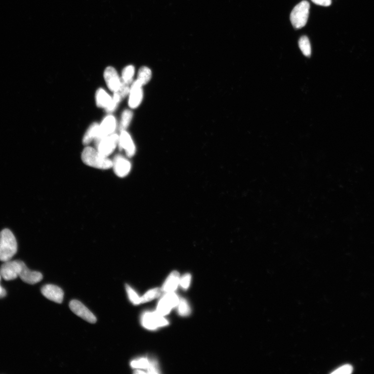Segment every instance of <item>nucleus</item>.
I'll list each match as a JSON object with an SVG mask.
<instances>
[{"label":"nucleus","instance_id":"f257e3e1","mask_svg":"<svg viewBox=\"0 0 374 374\" xmlns=\"http://www.w3.org/2000/svg\"><path fill=\"white\" fill-rule=\"evenodd\" d=\"M17 251V243L12 232L4 229L0 232V261L11 260Z\"/></svg>","mask_w":374,"mask_h":374},{"label":"nucleus","instance_id":"f03ea898","mask_svg":"<svg viewBox=\"0 0 374 374\" xmlns=\"http://www.w3.org/2000/svg\"><path fill=\"white\" fill-rule=\"evenodd\" d=\"M83 163L86 166L100 169H108L113 167V160L100 154L93 147H86L82 155Z\"/></svg>","mask_w":374,"mask_h":374},{"label":"nucleus","instance_id":"7ed1b4c3","mask_svg":"<svg viewBox=\"0 0 374 374\" xmlns=\"http://www.w3.org/2000/svg\"><path fill=\"white\" fill-rule=\"evenodd\" d=\"M310 4L307 1H302L293 8L290 15L291 23L296 29L305 26L308 22Z\"/></svg>","mask_w":374,"mask_h":374},{"label":"nucleus","instance_id":"20e7f679","mask_svg":"<svg viewBox=\"0 0 374 374\" xmlns=\"http://www.w3.org/2000/svg\"><path fill=\"white\" fill-rule=\"evenodd\" d=\"M141 323L144 328L149 330H155L169 324L168 321L157 311L144 312L141 317Z\"/></svg>","mask_w":374,"mask_h":374},{"label":"nucleus","instance_id":"39448f33","mask_svg":"<svg viewBox=\"0 0 374 374\" xmlns=\"http://www.w3.org/2000/svg\"><path fill=\"white\" fill-rule=\"evenodd\" d=\"M119 136L113 134L103 138L95 140L96 150L100 154L108 157L112 154L119 144Z\"/></svg>","mask_w":374,"mask_h":374},{"label":"nucleus","instance_id":"423d86ee","mask_svg":"<svg viewBox=\"0 0 374 374\" xmlns=\"http://www.w3.org/2000/svg\"><path fill=\"white\" fill-rule=\"evenodd\" d=\"M24 264L18 260L4 262L0 268V275L6 281L15 280L19 277Z\"/></svg>","mask_w":374,"mask_h":374},{"label":"nucleus","instance_id":"0eeeda50","mask_svg":"<svg viewBox=\"0 0 374 374\" xmlns=\"http://www.w3.org/2000/svg\"><path fill=\"white\" fill-rule=\"evenodd\" d=\"M179 300V298L174 291L167 292L159 300L157 307V312L163 316L167 315L171 309L177 306Z\"/></svg>","mask_w":374,"mask_h":374},{"label":"nucleus","instance_id":"6e6552de","mask_svg":"<svg viewBox=\"0 0 374 374\" xmlns=\"http://www.w3.org/2000/svg\"><path fill=\"white\" fill-rule=\"evenodd\" d=\"M69 307L75 314L90 323H95L97 319L93 313L85 307L82 302L77 300L70 301Z\"/></svg>","mask_w":374,"mask_h":374},{"label":"nucleus","instance_id":"1a4fd4ad","mask_svg":"<svg viewBox=\"0 0 374 374\" xmlns=\"http://www.w3.org/2000/svg\"><path fill=\"white\" fill-rule=\"evenodd\" d=\"M132 166L124 156L118 155L113 160V167L115 174L120 178L126 177L130 172Z\"/></svg>","mask_w":374,"mask_h":374},{"label":"nucleus","instance_id":"9d476101","mask_svg":"<svg viewBox=\"0 0 374 374\" xmlns=\"http://www.w3.org/2000/svg\"><path fill=\"white\" fill-rule=\"evenodd\" d=\"M104 77L108 88L111 92H117L122 83L117 70L113 67H108L105 70Z\"/></svg>","mask_w":374,"mask_h":374},{"label":"nucleus","instance_id":"9b49d317","mask_svg":"<svg viewBox=\"0 0 374 374\" xmlns=\"http://www.w3.org/2000/svg\"><path fill=\"white\" fill-rule=\"evenodd\" d=\"M142 86L137 80H136L131 86L128 100V106L130 108H137L142 102L143 98Z\"/></svg>","mask_w":374,"mask_h":374},{"label":"nucleus","instance_id":"f8f14e48","mask_svg":"<svg viewBox=\"0 0 374 374\" xmlns=\"http://www.w3.org/2000/svg\"><path fill=\"white\" fill-rule=\"evenodd\" d=\"M118 146L120 150H125L128 158L133 157L136 153V146L132 138L125 130L121 132Z\"/></svg>","mask_w":374,"mask_h":374},{"label":"nucleus","instance_id":"ddd939ff","mask_svg":"<svg viewBox=\"0 0 374 374\" xmlns=\"http://www.w3.org/2000/svg\"><path fill=\"white\" fill-rule=\"evenodd\" d=\"M42 294L48 299L61 304L63 301L64 292L59 287L52 285H47L42 289Z\"/></svg>","mask_w":374,"mask_h":374},{"label":"nucleus","instance_id":"4468645a","mask_svg":"<svg viewBox=\"0 0 374 374\" xmlns=\"http://www.w3.org/2000/svg\"><path fill=\"white\" fill-rule=\"evenodd\" d=\"M116 127L117 121L115 117L111 115L107 116L99 125V137L96 140L114 134Z\"/></svg>","mask_w":374,"mask_h":374},{"label":"nucleus","instance_id":"2eb2a0df","mask_svg":"<svg viewBox=\"0 0 374 374\" xmlns=\"http://www.w3.org/2000/svg\"><path fill=\"white\" fill-rule=\"evenodd\" d=\"M19 277L23 281L29 285H35L41 281L43 279L42 273L30 270L24 264Z\"/></svg>","mask_w":374,"mask_h":374},{"label":"nucleus","instance_id":"dca6fc26","mask_svg":"<svg viewBox=\"0 0 374 374\" xmlns=\"http://www.w3.org/2000/svg\"><path fill=\"white\" fill-rule=\"evenodd\" d=\"M180 277L179 272L174 271L171 272L163 285V291L165 292H174L179 284Z\"/></svg>","mask_w":374,"mask_h":374},{"label":"nucleus","instance_id":"f3484780","mask_svg":"<svg viewBox=\"0 0 374 374\" xmlns=\"http://www.w3.org/2000/svg\"><path fill=\"white\" fill-rule=\"evenodd\" d=\"M112 100L113 98L104 89L99 88L96 91V102L98 107L106 109L110 105Z\"/></svg>","mask_w":374,"mask_h":374},{"label":"nucleus","instance_id":"a211bd4d","mask_svg":"<svg viewBox=\"0 0 374 374\" xmlns=\"http://www.w3.org/2000/svg\"><path fill=\"white\" fill-rule=\"evenodd\" d=\"M99 137V125L94 123L87 129L83 138V144L88 145L93 140L98 139Z\"/></svg>","mask_w":374,"mask_h":374},{"label":"nucleus","instance_id":"6ab92c4d","mask_svg":"<svg viewBox=\"0 0 374 374\" xmlns=\"http://www.w3.org/2000/svg\"><path fill=\"white\" fill-rule=\"evenodd\" d=\"M152 77L151 70L147 67H141L138 73L137 80L142 86L147 84Z\"/></svg>","mask_w":374,"mask_h":374},{"label":"nucleus","instance_id":"aec40b11","mask_svg":"<svg viewBox=\"0 0 374 374\" xmlns=\"http://www.w3.org/2000/svg\"><path fill=\"white\" fill-rule=\"evenodd\" d=\"M163 291L162 289L158 288L149 290L143 296L140 297L141 304H144L158 298L161 295Z\"/></svg>","mask_w":374,"mask_h":374},{"label":"nucleus","instance_id":"412c9836","mask_svg":"<svg viewBox=\"0 0 374 374\" xmlns=\"http://www.w3.org/2000/svg\"><path fill=\"white\" fill-rule=\"evenodd\" d=\"M133 117V114L132 111L126 109L124 111L122 116H121L119 126L121 132L125 130L129 126L131 121L132 120Z\"/></svg>","mask_w":374,"mask_h":374},{"label":"nucleus","instance_id":"4be33fe9","mask_svg":"<svg viewBox=\"0 0 374 374\" xmlns=\"http://www.w3.org/2000/svg\"><path fill=\"white\" fill-rule=\"evenodd\" d=\"M299 47L303 54L306 57L311 55V47L309 38L307 36H302L298 42Z\"/></svg>","mask_w":374,"mask_h":374},{"label":"nucleus","instance_id":"5701e85b","mask_svg":"<svg viewBox=\"0 0 374 374\" xmlns=\"http://www.w3.org/2000/svg\"><path fill=\"white\" fill-rule=\"evenodd\" d=\"M178 314L182 317H187L191 313V308L188 301L184 298L179 299L177 305Z\"/></svg>","mask_w":374,"mask_h":374},{"label":"nucleus","instance_id":"b1692460","mask_svg":"<svg viewBox=\"0 0 374 374\" xmlns=\"http://www.w3.org/2000/svg\"><path fill=\"white\" fill-rule=\"evenodd\" d=\"M134 74V67L132 65L127 66L123 71L122 80L124 83L129 85L133 83Z\"/></svg>","mask_w":374,"mask_h":374},{"label":"nucleus","instance_id":"393cba45","mask_svg":"<svg viewBox=\"0 0 374 374\" xmlns=\"http://www.w3.org/2000/svg\"><path fill=\"white\" fill-rule=\"evenodd\" d=\"M150 365L149 358H140L131 362L130 366L132 368L137 369H148Z\"/></svg>","mask_w":374,"mask_h":374},{"label":"nucleus","instance_id":"a878e982","mask_svg":"<svg viewBox=\"0 0 374 374\" xmlns=\"http://www.w3.org/2000/svg\"><path fill=\"white\" fill-rule=\"evenodd\" d=\"M126 292L128 297L131 302L134 305H138L141 304L140 297L139 296L137 293L134 289L131 288L129 285H125Z\"/></svg>","mask_w":374,"mask_h":374},{"label":"nucleus","instance_id":"bb28decb","mask_svg":"<svg viewBox=\"0 0 374 374\" xmlns=\"http://www.w3.org/2000/svg\"><path fill=\"white\" fill-rule=\"evenodd\" d=\"M150 365L147 369L148 374H160V369L158 361L155 358H149Z\"/></svg>","mask_w":374,"mask_h":374},{"label":"nucleus","instance_id":"cd10ccee","mask_svg":"<svg viewBox=\"0 0 374 374\" xmlns=\"http://www.w3.org/2000/svg\"><path fill=\"white\" fill-rule=\"evenodd\" d=\"M191 281V275L190 274H186L180 278L179 284L182 288L187 290L190 287Z\"/></svg>","mask_w":374,"mask_h":374},{"label":"nucleus","instance_id":"c85d7f7f","mask_svg":"<svg viewBox=\"0 0 374 374\" xmlns=\"http://www.w3.org/2000/svg\"><path fill=\"white\" fill-rule=\"evenodd\" d=\"M353 369L352 366L346 365L339 367L332 374H350L353 372Z\"/></svg>","mask_w":374,"mask_h":374},{"label":"nucleus","instance_id":"c756f323","mask_svg":"<svg viewBox=\"0 0 374 374\" xmlns=\"http://www.w3.org/2000/svg\"><path fill=\"white\" fill-rule=\"evenodd\" d=\"M130 89V88L129 87V84L124 83L122 80V83H121V86L117 92L123 99L129 95Z\"/></svg>","mask_w":374,"mask_h":374},{"label":"nucleus","instance_id":"7c9ffc66","mask_svg":"<svg viewBox=\"0 0 374 374\" xmlns=\"http://www.w3.org/2000/svg\"><path fill=\"white\" fill-rule=\"evenodd\" d=\"M311 1L317 5L323 6H329L332 4V0H311Z\"/></svg>","mask_w":374,"mask_h":374},{"label":"nucleus","instance_id":"2f4dec72","mask_svg":"<svg viewBox=\"0 0 374 374\" xmlns=\"http://www.w3.org/2000/svg\"><path fill=\"white\" fill-rule=\"evenodd\" d=\"M1 276L0 275V282H1ZM6 295V291L2 287L1 285H0V298H2L4 297Z\"/></svg>","mask_w":374,"mask_h":374},{"label":"nucleus","instance_id":"473e14b6","mask_svg":"<svg viewBox=\"0 0 374 374\" xmlns=\"http://www.w3.org/2000/svg\"><path fill=\"white\" fill-rule=\"evenodd\" d=\"M134 373H135V374H146L147 373H146L145 372H144V371H141V370H139V369H138V370H136V371H135L134 372Z\"/></svg>","mask_w":374,"mask_h":374}]
</instances>
